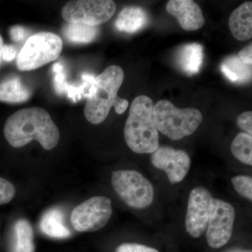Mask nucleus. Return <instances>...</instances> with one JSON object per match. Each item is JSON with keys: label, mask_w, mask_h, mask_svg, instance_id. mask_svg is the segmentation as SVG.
I'll return each instance as SVG.
<instances>
[{"label": "nucleus", "mask_w": 252, "mask_h": 252, "mask_svg": "<svg viewBox=\"0 0 252 252\" xmlns=\"http://www.w3.org/2000/svg\"><path fill=\"white\" fill-rule=\"evenodd\" d=\"M5 138L14 148H21L36 140L46 150L59 144L60 132L57 126L45 109L31 107L18 110L5 123Z\"/></svg>", "instance_id": "f257e3e1"}, {"label": "nucleus", "mask_w": 252, "mask_h": 252, "mask_svg": "<svg viewBox=\"0 0 252 252\" xmlns=\"http://www.w3.org/2000/svg\"><path fill=\"white\" fill-rule=\"evenodd\" d=\"M124 79L122 68L111 65L94 78L87 94L84 115L94 125L101 124L108 117L112 107L122 114L128 107V101L118 96Z\"/></svg>", "instance_id": "f03ea898"}, {"label": "nucleus", "mask_w": 252, "mask_h": 252, "mask_svg": "<svg viewBox=\"0 0 252 252\" xmlns=\"http://www.w3.org/2000/svg\"><path fill=\"white\" fill-rule=\"evenodd\" d=\"M154 106L152 99L146 95L138 96L131 104L124 127V137L129 148L135 153L152 154L159 147Z\"/></svg>", "instance_id": "7ed1b4c3"}, {"label": "nucleus", "mask_w": 252, "mask_h": 252, "mask_svg": "<svg viewBox=\"0 0 252 252\" xmlns=\"http://www.w3.org/2000/svg\"><path fill=\"white\" fill-rule=\"evenodd\" d=\"M154 117L158 131L173 140L192 135L203 119L198 109H179L166 99L154 106Z\"/></svg>", "instance_id": "20e7f679"}, {"label": "nucleus", "mask_w": 252, "mask_h": 252, "mask_svg": "<svg viewBox=\"0 0 252 252\" xmlns=\"http://www.w3.org/2000/svg\"><path fill=\"white\" fill-rule=\"evenodd\" d=\"M62 39L49 32L30 36L20 51L16 66L21 71H31L56 61L63 51Z\"/></svg>", "instance_id": "39448f33"}, {"label": "nucleus", "mask_w": 252, "mask_h": 252, "mask_svg": "<svg viewBox=\"0 0 252 252\" xmlns=\"http://www.w3.org/2000/svg\"><path fill=\"white\" fill-rule=\"evenodd\" d=\"M112 184L114 190L129 207L135 209L147 208L153 202V185L139 172L135 170L113 172Z\"/></svg>", "instance_id": "423d86ee"}, {"label": "nucleus", "mask_w": 252, "mask_h": 252, "mask_svg": "<svg viewBox=\"0 0 252 252\" xmlns=\"http://www.w3.org/2000/svg\"><path fill=\"white\" fill-rule=\"evenodd\" d=\"M116 9L117 6L112 0H77L66 3L61 14L69 24L97 26L111 19Z\"/></svg>", "instance_id": "0eeeda50"}, {"label": "nucleus", "mask_w": 252, "mask_h": 252, "mask_svg": "<svg viewBox=\"0 0 252 252\" xmlns=\"http://www.w3.org/2000/svg\"><path fill=\"white\" fill-rule=\"evenodd\" d=\"M110 199L94 196L74 209L71 215L73 228L78 232H94L102 229L112 215Z\"/></svg>", "instance_id": "6e6552de"}, {"label": "nucleus", "mask_w": 252, "mask_h": 252, "mask_svg": "<svg viewBox=\"0 0 252 252\" xmlns=\"http://www.w3.org/2000/svg\"><path fill=\"white\" fill-rule=\"evenodd\" d=\"M235 211L231 204L212 197L207 227V243L218 249L229 242L233 234Z\"/></svg>", "instance_id": "1a4fd4ad"}, {"label": "nucleus", "mask_w": 252, "mask_h": 252, "mask_svg": "<svg viewBox=\"0 0 252 252\" xmlns=\"http://www.w3.org/2000/svg\"><path fill=\"white\" fill-rule=\"evenodd\" d=\"M212 194L204 187H195L189 194L185 225L187 233L193 238H200L208 224Z\"/></svg>", "instance_id": "9d476101"}, {"label": "nucleus", "mask_w": 252, "mask_h": 252, "mask_svg": "<svg viewBox=\"0 0 252 252\" xmlns=\"http://www.w3.org/2000/svg\"><path fill=\"white\" fill-rule=\"evenodd\" d=\"M151 161L154 167L166 173L172 184L182 182L190 166V158L187 152L170 147H158L152 153Z\"/></svg>", "instance_id": "9b49d317"}, {"label": "nucleus", "mask_w": 252, "mask_h": 252, "mask_svg": "<svg viewBox=\"0 0 252 252\" xmlns=\"http://www.w3.org/2000/svg\"><path fill=\"white\" fill-rule=\"evenodd\" d=\"M166 10L177 18L185 31H196L205 24L203 11L192 0H171L167 3Z\"/></svg>", "instance_id": "f8f14e48"}, {"label": "nucleus", "mask_w": 252, "mask_h": 252, "mask_svg": "<svg viewBox=\"0 0 252 252\" xmlns=\"http://www.w3.org/2000/svg\"><path fill=\"white\" fill-rule=\"evenodd\" d=\"M232 34L239 41H246L252 37V2L240 5L230 15L228 21Z\"/></svg>", "instance_id": "ddd939ff"}, {"label": "nucleus", "mask_w": 252, "mask_h": 252, "mask_svg": "<svg viewBox=\"0 0 252 252\" xmlns=\"http://www.w3.org/2000/svg\"><path fill=\"white\" fill-rule=\"evenodd\" d=\"M203 60V46L198 43L185 44L177 51V64L189 75H193L200 71Z\"/></svg>", "instance_id": "4468645a"}, {"label": "nucleus", "mask_w": 252, "mask_h": 252, "mask_svg": "<svg viewBox=\"0 0 252 252\" xmlns=\"http://www.w3.org/2000/svg\"><path fill=\"white\" fill-rule=\"evenodd\" d=\"M149 23L147 11L138 6H127L123 9L115 22L118 31L135 33L145 27Z\"/></svg>", "instance_id": "2eb2a0df"}, {"label": "nucleus", "mask_w": 252, "mask_h": 252, "mask_svg": "<svg viewBox=\"0 0 252 252\" xmlns=\"http://www.w3.org/2000/svg\"><path fill=\"white\" fill-rule=\"evenodd\" d=\"M41 231L51 238L65 239L71 231L64 223V214L57 207L50 209L42 215L39 223Z\"/></svg>", "instance_id": "dca6fc26"}, {"label": "nucleus", "mask_w": 252, "mask_h": 252, "mask_svg": "<svg viewBox=\"0 0 252 252\" xmlns=\"http://www.w3.org/2000/svg\"><path fill=\"white\" fill-rule=\"evenodd\" d=\"M220 70L231 82L245 84L252 80V64L244 63L237 56L226 58L220 64Z\"/></svg>", "instance_id": "f3484780"}, {"label": "nucleus", "mask_w": 252, "mask_h": 252, "mask_svg": "<svg viewBox=\"0 0 252 252\" xmlns=\"http://www.w3.org/2000/svg\"><path fill=\"white\" fill-rule=\"evenodd\" d=\"M32 91L18 77L0 83V101L7 103H23L31 98Z\"/></svg>", "instance_id": "a211bd4d"}, {"label": "nucleus", "mask_w": 252, "mask_h": 252, "mask_svg": "<svg viewBox=\"0 0 252 252\" xmlns=\"http://www.w3.org/2000/svg\"><path fill=\"white\" fill-rule=\"evenodd\" d=\"M13 238V252H34V233L27 220L23 219L15 223Z\"/></svg>", "instance_id": "6ab92c4d"}, {"label": "nucleus", "mask_w": 252, "mask_h": 252, "mask_svg": "<svg viewBox=\"0 0 252 252\" xmlns=\"http://www.w3.org/2000/svg\"><path fill=\"white\" fill-rule=\"evenodd\" d=\"M97 26L68 23L63 28V34L67 41L74 44H88L94 40L98 34Z\"/></svg>", "instance_id": "aec40b11"}, {"label": "nucleus", "mask_w": 252, "mask_h": 252, "mask_svg": "<svg viewBox=\"0 0 252 252\" xmlns=\"http://www.w3.org/2000/svg\"><path fill=\"white\" fill-rule=\"evenodd\" d=\"M232 154L238 160L252 165V137L245 132H240L235 137L230 147Z\"/></svg>", "instance_id": "412c9836"}, {"label": "nucleus", "mask_w": 252, "mask_h": 252, "mask_svg": "<svg viewBox=\"0 0 252 252\" xmlns=\"http://www.w3.org/2000/svg\"><path fill=\"white\" fill-rule=\"evenodd\" d=\"M232 183L237 192L242 196L252 201V178L250 176L238 175L231 179Z\"/></svg>", "instance_id": "4be33fe9"}, {"label": "nucleus", "mask_w": 252, "mask_h": 252, "mask_svg": "<svg viewBox=\"0 0 252 252\" xmlns=\"http://www.w3.org/2000/svg\"><path fill=\"white\" fill-rule=\"evenodd\" d=\"M14 185L6 179L0 177V205L9 203L16 195Z\"/></svg>", "instance_id": "5701e85b"}, {"label": "nucleus", "mask_w": 252, "mask_h": 252, "mask_svg": "<svg viewBox=\"0 0 252 252\" xmlns=\"http://www.w3.org/2000/svg\"><path fill=\"white\" fill-rule=\"evenodd\" d=\"M116 252H159L156 249L137 243H124L118 247Z\"/></svg>", "instance_id": "b1692460"}, {"label": "nucleus", "mask_w": 252, "mask_h": 252, "mask_svg": "<svg viewBox=\"0 0 252 252\" xmlns=\"http://www.w3.org/2000/svg\"><path fill=\"white\" fill-rule=\"evenodd\" d=\"M238 125L245 133L252 135V112L251 111L243 112L238 118Z\"/></svg>", "instance_id": "393cba45"}, {"label": "nucleus", "mask_w": 252, "mask_h": 252, "mask_svg": "<svg viewBox=\"0 0 252 252\" xmlns=\"http://www.w3.org/2000/svg\"><path fill=\"white\" fill-rule=\"evenodd\" d=\"M28 34V30L21 26H12L9 29L10 37L15 42H21L26 39Z\"/></svg>", "instance_id": "a878e982"}, {"label": "nucleus", "mask_w": 252, "mask_h": 252, "mask_svg": "<svg viewBox=\"0 0 252 252\" xmlns=\"http://www.w3.org/2000/svg\"><path fill=\"white\" fill-rule=\"evenodd\" d=\"M237 56L247 64H252V44H249L248 46L242 49Z\"/></svg>", "instance_id": "bb28decb"}, {"label": "nucleus", "mask_w": 252, "mask_h": 252, "mask_svg": "<svg viewBox=\"0 0 252 252\" xmlns=\"http://www.w3.org/2000/svg\"><path fill=\"white\" fill-rule=\"evenodd\" d=\"M17 56V49L13 45H4L3 47L2 60L7 62L13 61Z\"/></svg>", "instance_id": "cd10ccee"}, {"label": "nucleus", "mask_w": 252, "mask_h": 252, "mask_svg": "<svg viewBox=\"0 0 252 252\" xmlns=\"http://www.w3.org/2000/svg\"><path fill=\"white\" fill-rule=\"evenodd\" d=\"M3 47H4V43H3L2 37L0 35V64H1V61H2Z\"/></svg>", "instance_id": "c85d7f7f"}, {"label": "nucleus", "mask_w": 252, "mask_h": 252, "mask_svg": "<svg viewBox=\"0 0 252 252\" xmlns=\"http://www.w3.org/2000/svg\"><path fill=\"white\" fill-rule=\"evenodd\" d=\"M228 252H252V251H245V250H232V251H230Z\"/></svg>", "instance_id": "c756f323"}]
</instances>
